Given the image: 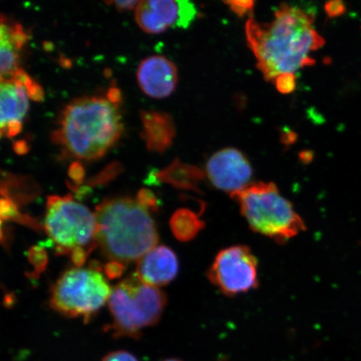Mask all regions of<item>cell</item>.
I'll return each instance as SVG.
<instances>
[{"label": "cell", "instance_id": "cell-1", "mask_svg": "<svg viewBox=\"0 0 361 361\" xmlns=\"http://www.w3.org/2000/svg\"><path fill=\"white\" fill-rule=\"evenodd\" d=\"M314 23L313 13L284 3L269 23L252 18L247 21V45L266 80L274 81L279 76L314 65L310 53L323 47L326 40L314 29Z\"/></svg>", "mask_w": 361, "mask_h": 361}, {"label": "cell", "instance_id": "cell-2", "mask_svg": "<svg viewBox=\"0 0 361 361\" xmlns=\"http://www.w3.org/2000/svg\"><path fill=\"white\" fill-rule=\"evenodd\" d=\"M123 130L118 104L107 97H84L71 102L62 111L53 141L68 156L97 160L115 145Z\"/></svg>", "mask_w": 361, "mask_h": 361}, {"label": "cell", "instance_id": "cell-3", "mask_svg": "<svg viewBox=\"0 0 361 361\" xmlns=\"http://www.w3.org/2000/svg\"><path fill=\"white\" fill-rule=\"evenodd\" d=\"M96 242L111 261L128 264L156 247L158 233L147 209L130 197H115L97 207Z\"/></svg>", "mask_w": 361, "mask_h": 361}, {"label": "cell", "instance_id": "cell-4", "mask_svg": "<svg viewBox=\"0 0 361 361\" xmlns=\"http://www.w3.org/2000/svg\"><path fill=\"white\" fill-rule=\"evenodd\" d=\"M252 231L283 243L305 231L304 220L274 183L248 185L231 195Z\"/></svg>", "mask_w": 361, "mask_h": 361}, {"label": "cell", "instance_id": "cell-5", "mask_svg": "<svg viewBox=\"0 0 361 361\" xmlns=\"http://www.w3.org/2000/svg\"><path fill=\"white\" fill-rule=\"evenodd\" d=\"M109 308L113 336L137 338L142 329L159 322L166 305L165 293L144 283L137 274L130 275L112 290Z\"/></svg>", "mask_w": 361, "mask_h": 361}, {"label": "cell", "instance_id": "cell-6", "mask_svg": "<svg viewBox=\"0 0 361 361\" xmlns=\"http://www.w3.org/2000/svg\"><path fill=\"white\" fill-rule=\"evenodd\" d=\"M112 290L101 270L74 268L66 271L52 288L49 305L68 318L85 322L109 301Z\"/></svg>", "mask_w": 361, "mask_h": 361}, {"label": "cell", "instance_id": "cell-7", "mask_svg": "<svg viewBox=\"0 0 361 361\" xmlns=\"http://www.w3.org/2000/svg\"><path fill=\"white\" fill-rule=\"evenodd\" d=\"M44 228L55 243L57 255L71 254L78 247L93 248L96 241V216L71 195L49 196Z\"/></svg>", "mask_w": 361, "mask_h": 361}, {"label": "cell", "instance_id": "cell-8", "mask_svg": "<svg viewBox=\"0 0 361 361\" xmlns=\"http://www.w3.org/2000/svg\"><path fill=\"white\" fill-rule=\"evenodd\" d=\"M207 278L225 295L250 292L259 286L258 260L247 246L224 248L215 257Z\"/></svg>", "mask_w": 361, "mask_h": 361}, {"label": "cell", "instance_id": "cell-9", "mask_svg": "<svg viewBox=\"0 0 361 361\" xmlns=\"http://www.w3.org/2000/svg\"><path fill=\"white\" fill-rule=\"evenodd\" d=\"M197 15L195 4L187 0H143L135 8V19L147 34L170 28L187 29Z\"/></svg>", "mask_w": 361, "mask_h": 361}, {"label": "cell", "instance_id": "cell-10", "mask_svg": "<svg viewBox=\"0 0 361 361\" xmlns=\"http://www.w3.org/2000/svg\"><path fill=\"white\" fill-rule=\"evenodd\" d=\"M252 166L247 157L236 148H224L209 158L207 175L214 186L230 195L250 185Z\"/></svg>", "mask_w": 361, "mask_h": 361}, {"label": "cell", "instance_id": "cell-11", "mask_svg": "<svg viewBox=\"0 0 361 361\" xmlns=\"http://www.w3.org/2000/svg\"><path fill=\"white\" fill-rule=\"evenodd\" d=\"M137 78L140 88L147 96L166 98L177 87L178 69L168 58L152 56L140 63Z\"/></svg>", "mask_w": 361, "mask_h": 361}, {"label": "cell", "instance_id": "cell-12", "mask_svg": "<svg viewBox=\"0 0 361 361\" xmlns=\"http://www.w3.org/2000/svg\"><path fill=\"white\" fill-rule=\"evenodd\" d=\"M29 109V96L24 85L13 80L0 85V129L2 137L11 138L20 133Z\"/></svg>", "mask_w": 361, "mask_h": 361}, {"label": "cell", "instance_id": "cell-13", "mask_svg": "<svg viewBox=\"0 0 361 361\" xmlns=\"http://www.w3.org/2000/svg\"><path fill=\"white\" fill-rule=\"evenodd\" d=\"M178 269V259L175 252L170 247L161 245L138 260L137 275L144 283L158 288L173 281Z\"/></svg>", "mask_w": 361, "mask_h": 361}, {"label": "cell", "instance_id": "cell-14", "mask_svg": "<svg viewBox=\"0 0 361 361\" xmlns=\"http://www.w3.org/2000/svg\"><path fill=\"white\" fill-rule=\"evenodd\" d=\"M141 118L142 137L145 140L148 150L164 152L171 146L176 133L173 120L168 113L142 111Z\"/></svg>", "mask_w": 361, "mask_h": 361}, {"label": "cell", "instance_id": "cell-15", "mask_svg": "<svg viewBox=\"0 0 361 361\" xmlns=\"http://www.w3.org/2000/svg\"><path fill=\"white\" fill-rule=\"evenodd\" d=\"M155 178L176 188L201 192L200 184L204 179L205 173L197 166L184 164L176 159L168 168L158 171Z\"/></svg>", "mask_w": 361, "mask_h": 361}, {"label": "cell", "instance_id": "cell-16", "mask_svg": "<svg viewBox=\"0 0 361 361\" xmlns=\"http://www.w3.org/2000/svg\"><path fill=\"white\" fill-rule=\"evenodd\" d=\"M20 47L12 37L8 21L1 16L0 26V75L1 81L11 80L20 69L19 51Z\"/></svg>", "mask_w": 361, "mask_h": 361}, {"label": "cell", "instance_id": "cell-17", "mask_svg": "<svg viewBox=\"0 0 361 361\" xmlns=\"http://www.w3.org/2000/svg\"><path fill=\"white\" fill-rule=\"evenodd\" d=\"M204 222L194 212L182 209L175 212L170 219L171 232L178 240L189 242L204 228Z\"/></svg>", "mask_w": 361, "mask_h": 361}, {"label": "cell", "instance_id": "cell-18", "mask_svg": "<svg viewBox=\"0 0 361 361\" xmlns=\"http://www.w3.org/2000/svg\"><path fill=\"white\" fill-rule=\"evenodd\" d=\"M28 259L30 263L35 268L33 272L28 274V277L37 279L47 267V252L42 247L33 246L30 248L28 252Z\"/></svg>", "mask_w": 361, "mask_h": 361}, {"label": "cell", "instance_id": "cell-19", "mask_svg": "<svg viewBox=\"0 0 361 361\" xmlns=\"http://www.w3.org/2000/svg\"><path fill=\"white\" fill-rule=\"evenodd\" d=\"M296 78L295 74H287L279 76L274 83L279 92L282 94H290L295 89Z\"/></svg>", "mask_w": 361, "mask_h": 361}, {"label": "cell", "instance_id": "cell-20", "mask_svg": "<svg viewBox=\"0 0 361 361\" xmlns=\"http://www.w3.org/2000/svg\"><path fill=\"white\" fill-rule=\"evenodd\" d=\"M137 201L146 209L157 211L158 209V201L152 191L148 189H141L138 192Z\"/></svg>", "mask_w": 361, "mask_h": 361}, {"label": "cell", "instance_id": "cell-21", "mask_svg": "<svg viewBox=\"0 0 361 361\" xmlns=\"http://www.w3.org/2000/svg\"><path fill=\"white\" fill-rule=\"evenodd\" d=\"M224 3L239 17H243L247 16L248 13H252L255 4L254 1H236V0Z\"/></svg>", "mask_w": 361, "mask_h": 361}, {"label": "cell", "instance_id": "cell-22", "mask_svg": "<svg viewBox=\"0 0 361 361\" xmlns=\"http://www.w3.org/2000/svg\"><path fill=\"white\" fill-rule=\"evenodd\" d=\"M126 269L125 264L118 261H110L104 266V272L109 279L120 278Z\"/></svg>", "mask_w": 361, "mask_h": 361}, {"label": "cell", "instance_id": "cell-23", "mask_svg": "<svg viewBox=\"0 0 361 361\" xmlns=\"http://www.w3.org/2000/svg\"><path fill=\"white\" fill-rule=\"evenodd\" d=\"M326 15L329 18H336L341 16L346 13L347 8L345 4L341 0H336V1H329L324 6Z\"/></svg>", "mask_w": 361, "mask_h": 361}, {"label": "cell", "instance_id": "cell-24", "mask_svg": "<svg viewBox=\"0 0 361 361\" xmlns=\"http://www.w3.org/2000/svg\"><path fill=\"white\" fill-rule=\"evenodd\" d=\"M120 171V166H116L113 165L104 170L102 174L97 176L96 178L90 180V183L92 185L103 184L115 177L116 173H118Z\"/></svg>", "mask_w": 361, "mask_h": 361}, {"label": "cell", "instance_id": "cell-25", "mask_svg": "<svg viewBox=\"0 0 361 361\" xmlns=\"http://www.w3.org/2000/svg\"><path fill=\"white\" fill-rule=\"evenodd\" d=\"M102 361H139L135 355L126 350L111 352L104 356Z\"/></svg>", "mask_w": 361, "mask_h": 361}, {"label": "cell", "instance_id": "cell-26", "mask_svg": "<svg viewBox=\"0 0 361 361\" xmlns=\"http://www.w3.org/2000/svg\"><path fill=\"white\" fill-rule=\"evenodd\" d=\"M90 252L84 247H78L71 252V260L75 265V268H81L87 261Z\"/></svg>", "mask_w": 361, "mask_h": 361}, {"label": "cell", "instance_id": "cell-27", "mask_svg": "<svg viewBox=\"0 0 361 361\" xmlns=\"http://www.w3.org/2000/svg\"><path fill=\"white\" fill-rule=\"evenodd\" d=\"M69 176L71 178L78 184H80L81 182H82L85 176V171L82 166L80 165V162L75 161L74 164H72L69 169Z\"/></svg>", "mask_w": 361, "mask_h": 361}, {"label": "cell", "instance_id": "cell-28", "mask_svg": "<svg viewBox=\"0 0 361 361\" xmlns=\"http://www.w3.org/2000/svg\"><path fill=\"white\" fill-rule=\"evenodd\" d=\"M140 1L137 0H128V1H123V0H115V1L106 2L108 4H113L118 11H126L134 10L137 8Z\"/></svg>", "mask_w": 361, "mask_h": 361}, {"label": "cell", "instance_id": "cell-29", "mask_svg": "<svg viewBox=\"0 0 361 361\" xmlns=\"http://www.w3.org/2000/svg\"><path fill=\"white\" fill-rule=\"evenodd\" d=\"M108 99L112 102L118 104L121 102V92L120 90L116 87H112L108 90L107 96Z\"/></svg>", "mask_w": 361, "mask_h": 361}, {"label": "cell", "instance_id": "cell-30", "mask_svg": "<svg viewBox=\"0 0 361 361\" xmlns=\"http://www.w3.org/2000/svg\"><path fill=\"white\" fill-rule=\"evenodd\" d=\"M15 150L17 153H25L27 152V144L25 142H17L15 146Z\"/></svg>", "mask_w": 361, "mask_h": 361}, {"label": "cell", "instance_id": "cell-31", "mask_svg": "<svg viewBox=\"0 0 361 361\" xmlns=\"http://www.w3.org/2000/svg\"><path fill=\"white\" fill-rule=\"evenodd\" d=\"M162 361H183V360H180L179 359H176V358H171V359H166V360H164Z\"/></svg>", "mask_w": 361, "mask_h": 361}]
</instances>
